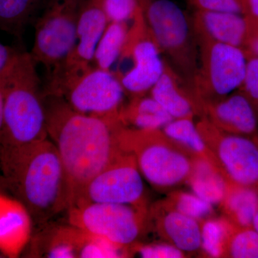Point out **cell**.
Wrapping results in <instances>:
<instances>
[{"label":"cell","mask_w":258,"mask_h":258,"mask_svg":"<svg viewBox=\"0 0 258 258\" xmlns=\"http://www.w3.org/2000/svg\"><path fill=\"white\" fill-rule=\"evenodd\" d=\"M8 67L5 68V69L3 70L2 72H0V140H1L2 132H3V112H4L5 101V83H6V78L7 74H8Z\"/></svg>","instance_id":"35"},{"label":"cell","mask_w":258,"mask_h":258,"mask_svg":"<svg viewBox=\"0 0 258 258\" xmlns=\"http://www.w3.org/2000/svg\"><path fill=\"white\" fill-rule=\"evenodd\" d=\"M252 227L258 233V211L257 213H256L255 216L254 217L253 221H252Z\"/></svg>","instance_id":"37"},{"label":"cell","mask_w":258,"mask_h":258,"mask_svg":"<svg viewBox=\"0 0 258 258\" xmlns=\"http://www.w3.org/2000/svg\"><path fill=\"white\" fill-rule=\"evenodd\" d=\"M247 45H249V51L252 56L258 57V32L249 37Z\"/></svg>","instance_id":"36"},{"label":"cell","mask_w":258,"mask_h":258,"mask_svg":"<svg viewBox=\"0 0 258 258\" xmlns=\"http://www.w3.org/2000/svg\"><path fill=\"white\" fill-rule=\"evenodd\" d=\"M123 204L91 203L68 210L69 223L123 247L140 234L143 210Z\"/></svg>","instance_id":"9"},{"label":"cell","mask_w":258,"mask_h":258,"mask_svg":"<svg viewBox=\"0 0 258 258\" xmlns=\"http://www.w3.org/2000/svg\"><path fill=\"white\" fill-rule=\"evenodd\" d=\"M48 139L40 80L30 52L20 51L8 69L0 157Z\"/></svg>","instance_id":"3"},{"label":"cell","mask_w":258,"mask_h":258,"mask_svg":"<svg viewBox=\"0 0 258 258\" xmlns=\"http://www.w3.org/2000/svg\"><path fill=\"white\" fill-rule=\"evenodd\" d=\"M117 137L120 149L135 157L141 174L153 186L171 187L189 179L194 164L160 129L127 128L123 125Z\"/></svg>","instance_id":"5"},{"label":"cell","mask_w":258,"mask_h":258,"mask_svg":"<svg viewBox=\"0 0 258 258\" xmlns=\"http://www.w3.org/2000/svg\"><path fill=\"white\" fill-rule=\"evenodd\" d=\"M207 145L213 146L217 158L231 181L258 191V146L249 137L227 133L206 118L197 125Z\"/></svg>","instance_id":"12"},{"label":"cell","mask_w":258,"mask_h":258,"mask_svg":"<svg viewBox=\"0 0 258 258\" xmlns=\"http://www.w3.org/2000/svg\"><path fill=\"white\" fill-rule=\"evenodd\" d=\"M91 234L71 225L47 223L30 238L28 257L83 258Z\"/></svg>","instance_id":"14"},{"label":"cell","mask_w":258,"mask_h":258,"mask_svg":"<svg viewBox=\"0 0 258 258\" xmlns=\"http://www.w3.org/2000/svg\"><path fill=\"white\" fill-rule=\"evenodd\" d=\"M6 191L41 227L69 208L67 181L62 161L50 139L25 146L0 157Z\"/></svg>","instance_id":"2"},{"label":"cell","mask_w":258,"mask_h":258,"mask_svg":"<svg viewBox=\"0 0 258 258\" xmlns=\"http://www.w3.org/2000/svg\"><path fill=\"white\" fill-rule=\"evenodd\" d=\"M84 0H47L35 25L32 59L50 73L74 47Z\"/></svg>","instance_id":"7"},{"label":"cell","mask_w":258,"mask_h":258,"mask_svg":"<svg viewBox=\"0 0 258 258\" xmlns=\"http://www.w3.org/2000/svg\"><path fill=\"white\" fill-rule=\"evenodd\" d=\"M5 191H6V188H5L4 180H3V176H2L1 173H0V192Z\"/></svg>","instance_id":"38"},{"label":"cell","mask_w":258,"mask_h":258,"mask_svg":"<svg viewBox=\"0 0 258 258\" xmlns=\"http://www.w3.org/2000/svg\"><path fill=\"white\" fill-rule=\"evenodd\" d=\"M164 60V72L150 90L151 97L174 119L192 118L197 110H202L198 97L184 80Z\"/></svg>","instance_id":"17"},{"label":"cell","mask_w":258,"mask_h":258,"mask_svg":"<svg viewBox=\"0 0 258 258\" xmlns=\"http://www.w3.org/2000/svg\"><path fill=\"white\" fill-rule=\"evenodd\" d=\"M229 254L234 258H258V233L250 227H242L230 235Z\"/></svg>","instance_id":"27"},{"label":"cell","mask_w":258,"mask_h":258,"mask_svg":"<svg viewBox=\"0 0 258 258\" xmlns=\"http://www.w3.org/2000/svg\"><path fill=\"white\" fill-rule=\"evenodd\" d=\"M32 225L23 204L8 191L0 192V252L9 257H18L31 238Z\"/></svg>","instance_id":"16"},{"label":"cell","mask_w":258,"mask_h":258,"mask_svg":"<svg viewBox=\"0 0 258 258\" xmlns=\"http://www.w3.org/2000/svg\"><path fill=\"white\" fill-rule=\"evenodd\" d=\"M42 100L47 134L66 173L69 210L90 181L123 152L117 137L123 125L75 111L61 97L42 94Z\"/></svg>","instance_id":"1"},{"label":"cell","mask_w":258,"mask_h":258,"mask_svg":"<svg viewBox=\"0 0 258 258\" xmlns=\"http://www.w3.org/2000/svg\"><path fill=\"white\" fill-rule=\"evenodd\" d=\"M242 87L251 103L258 106V57L247 59V70Z\"/></svg>","instance_id":"31"},{"label":"cell","mask_w":258,"mask_h":258,"mask_svg":"<svg viewBox=\"0 0 258 258\" xmlns=\"http://www.w3.org/2000/svg\"><path fill=\"white\" fill-rule=\"evenodd\" d=\"M141 0H103V8L109 23H127L140 9Z\"/></svg>","instance_id":"29"},{"label":"cell","mask_w":258,"mask_h":258,"mask_svg":"<svg viewBox=\"0 0 258 258\" xmlns=\"http://www.w3.org/2000/svg\"><path fill=\"white\" fill-rule=\"evenodd\" d=\"M119 56V62L132 60V66L117 79L132 97L144 96L160 79L164 60L151 37L140 8L133 18Z\"/></svg>","instance_id":"10"},{"label":"cell","mask_w":258,"mask_h":258,"mask_svg":"<svg viewBox=\"0 0 258 258\" xmlns=\"http://www.w3.org/2000/svg\"><path fill=\"white\" fill-rule=\"evenodd\" d=\"M188 179L194 193L199 198L212 205L223 202L228 186L209 161L201 159L195 162Z\"/></svg>","instance_id":"22"},{"label":"cell","mask_w":258,"mask_h":258,"mask_svg":"<svg viewBox=\"0 0 258 258\" xmlns=\"http://www.w3.org/2000/svg\"><path fill=\"white\" fill-rule=\"evenodd\" d=\"M161 227L166 239L182 252H195L202 247V230L198 220L175 209L163 217Z\"/></svg>","instance_id":"21"},{"label":"cell","mask_w":258,"mask_h":258,"mask_svg":"<svg viewBox=\"0 0 258 258\" xmlns=\"http://www.w3.org/2000/svg\"><path fill=\"white\" fill-rule=\"evenodd\" d=\"M202 230V247L208 255L218 257L222 255L230 238V227L222 220H208Z\"/></svg>","instance_id":"26"},{"label":"cell","mask_w":258,"mask_h":258,"mask_svg":"<svg viewBox=\"0 0 258 258\" xmlns=\"http://www.w3.org/2000/svg\"><path fill=\"white\" fill-rule=\"evenodd\" d=\"M200 105L207 118L223 132L247 137L257 132L253 105L244 94L235 93Z\"/></svg>","instance_id":"15"},{"label":"cell","mask_w":258,"mask_h":258,"mask_svg":"<svg viewBox=\"0 0 258 258\" xmlns=\"http://www.w3.org/2000/svg\"><path fill=\"white\" fill-rule=\"evenodd\" d=\"M124 92L113 73L92 67L46 94L61 97L75 111L117 123Z\"/></svg>","instance_id":"8"},{"label":"cell","mask_w":258,"mask_h":258,"mask_svg":"<svg viewBox=\"0 0 258 258\" xmlns=\"http://www.w3.org/2000/svg\"><path fill=\"white\" fill-rule=\"evenodd\" d=\"M242 8L247 25L258 23V0H242Z\"/></svg>","instance_id":"34"},{"label":"cell","mask_w":258,"mask_h":258,"mask_svg":"<svg viewBox=\"0 0 258 258\" xmlns=\"http://www.w3.org/2000/svg\"><path fill=\"white\" fill-rule=\"evenodd\" d=\"M197 10L243 14L242 0H189Z\"/></svg>","instance_id":"30"},{"label":"cell","mask_w":258,"mask_h":258,"mask_svg":"<svg viewBox=\"0 0 258 258\" xmlns=\"http://www.w3.org/2000/svg\"><path fill=\"white\" fill-rule=\"evenodd\" d=\"M195 30L200 55L195 95L200 103L217 101L242 87L247 57L240 47L216 41L196 28Z\"/></svg>","instance_id":"6"},{"label":"cell","mask_w":258,"mask_h":258,"mask_svg":"<svg viewBox=\"0 0 258 258\" xmlns=\"http://www.w3.org/2000/svg\"><path fill=\"white\" fill-rule=\"evenodd\" d=\"M122 124L132 125L134 128L157 130L164 128L174 118L152 97H133L120 112Z\"/></svg>","instance_id":"19"},{"label":"cell","mask_w":258,"mask_h":258,"mask_svg":"<svg viewBox=\"0 0 258 258\" xmlns=\"http://www.w3.org/2000/svg\"><path fill=\"white\" fill-rule=\"evenodd\" d=\"M44 0H0V31L21 40L38 18Z\"/></svg>","instance_id":"20"},{"label":"cell","mask_w":258,"mask_h":258,"mask_svg":"<svg viewBox=\"0 0 258 258\" xmlns=\"http://www.w3.org/2000/svg\"><path fill=\"white\" fill-rule=\"evenodd\" d=\"M144 189L142 175L135 157L123 152L90 181L74 208L91 203H108L143 208Z\"/></svg>","instance_id":"11"},{"label":"cell","mask_w":258,"mask_h":258,"mask_svg":"<svg viewBox=\"0 0 258 258\" xmlns=\"http://www.w3.org/2000/svg\"><path fill=\"white\" fill-rule=\"evenodd\" d=\"M20 52L18 49L5 45L0 40V72L11 63Z\"/></svg>","instance_id":"33"},{"label":"cell","mask_w":258,"mask_h":258,"mask_svg":"<svg viewBox=\"0 0 258 258\" xmlns=\"http://www.w3.org/2000/svg\"><path fill=\"white\" fill-rule=\"evenodd\" d=\"M128 31V25L124 22L108 24L98 42L93 57L97 69L110 71L113 64L119 58Z\"/></svg>","instance_id":"23"},{"label":"cell","mask_w":258,"mask_h":258,"mask_svg":"<svg viewBox=\"0 0 258 258\" xmlns=\"http://www.w3.org/2000/svg\"><path fill=\"white\" fill-rule=\"evenodd\" d=\"M224 200L226 210L237 225L241 227H252L258 211L257 191L235 184L230 189L227 188Z\"/></svg>","instance_id":"24"},{"label":"cell","mask_w":258,"mask_h":258,"mask_svg":"<svg viewBox=\"0 0 258 258\" xmlns=\"http://www.w3.org/2000/svg\"><path fill=\"white\" fill-rule=\"evenodd\" d=\"M175 210L186 216L198 220L213 211L212 204L199 198L195 194L179 193L173 198Z\"/></svg>","instance_id":"28"},{"label":"cell","mask_w":258,"mask_h":258,"mask_svg":"<svg viewBox=\"0 0 258 258\" xmlns=\"http://www.w3.org/2000/svg\"><path fill=\"white\" fill-rule=\"evenodd\" d=\"M108 23L103 0H84L74 47L64 60L48 73L47 82L57 86L92 68L95 51Z\"/></svg>","instance_id":"13"},{"label":"cell","mask_w":258,"mask_h":258,"mask_svg":"<svg viewBox=\"0 0 258 258\" xmlns=\"http://www.w3.org/2000/svg\"><path fill=\"white\" fill-rule=\"evenodd\" d=\"M163 132L168 138L187 147L191 152L209 161L207 144L193 123L192 118H178L171 120L163 128Z\"/></svg>","instance_id":"25"},{"label":"cell","mask_w":258,"mask_h":258,"mask_svg":"<svg viewBox=\"0 0 258 258\" xmlns=\"http://www.w3.org/2000/svg\"><path fill=\"white\" fill-rule=\"evenodd\" d=\"M141 257L144 258H181L182 251L173 244H155L143 246L139 249Z\"/></svg>","instance_id":"32"},{"label":"cell","mask_w":258,"mask_h":258,"mask_svg":"<svg viewBox=\"0 0 258 258\" xmlns=\"http://www.w3.org/2000/svg\"><path fill=\"white\" fill-rule=\"evenodd\" d=\"M195 28L213 40L240 47L248 40V25L241 14L197 10Z\"/></svg>","instance_id":"18"},{"label":"cell","mask_w":258,"mask_h":258,"mask_svg":"<svg viewBox=\"0 0 258 258\" xmlns=\"http://www.w3.org/2000/svg\"><path fill=\"white\" fill-rule=\"evenodd\" d=\"M141 5L148 30L164 60L195 92L200 55L193 19L170 0H141Z\"/></svg>","instance_id":"4"}]
</instances>
